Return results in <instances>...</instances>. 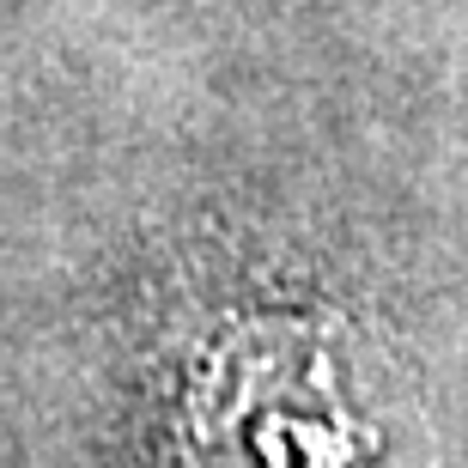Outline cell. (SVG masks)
Instances as JSON below:
<instances>
[{"instance_id": "6da1fadb", "label": "cell", "mask_w": 468, "mask_h": 468, "mask_svg": "<svg viewBox=\"0 0 468 468\" xmlns=\"http://www.w3.org/2000/svg\"><path fill=\"white\" fill-rule=\"evenodd\" d=\"M171 420L183 468H438L401 365L335 311L213 323Z\"/></svg>"}]
</instances>
